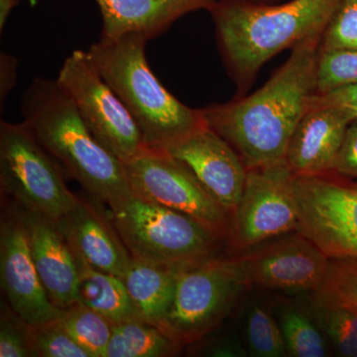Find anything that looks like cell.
<instances>
[{"label": "cell", "mask_w": 357, "mask_h": 357, "mask_svg": "<svg viewBox=\"0 0 357 357\" xmlns=\"http://www.w3.org/2000/svg\"><path fill=\"white\" fill-rule=\"evenodd\" d=\"M321 37L296 45L287 62L253 95L202 110L206 123L236 149L248 170L285 163L295 129L316 95Z\"/></svg>", "instance_id": "1"}, {"label": "cell", "mask_w": 357, "mask_h": 357, "mask_svg": "<svg viewBox=\"0 0 357 357\" xmlns=\"http://www.w3.org/2000/svg\"><path fill=\"white\" fill-rule=\"evenodd\" d=\"M21 112L42 146L91 199L112 206L131 194L123 162L96 139L56 79H33Z\"/></svg>", "instance_id": "2"}, {"label": "cell", "mask_w": 357, "mask_h": 357, "mask_svg": "<svg viewBox=\"0 0 357 357\" xmlns=\"http://www.w3.org/2000/svg\"><path fill=\"white\" fill-rule=\"evenodd\" d=\"M342 0H290L281 4L218 0L210 11L218 41L237 77L255 76L267 61L323 35Z\"/></svg>", "instance_id": "3"}, {"label": "cell", "mask_w": 357, "mask_h": 357, "mask_svg": "<svg viewBox=\"0 0 357 357\" xmlns=\"http://www.w3.org/2000/svg\"><path fill=\"white\" fill-rule=\"evenodd\" d=\"M147 42L136 34L100 38L88 53L133 117L144 147L166 151L206 121L202 110L190 109L160 83L148 64Z\"/></svg>", "instance_id": "4"}, {"label": "cell", "mask_w": 357, "mask_h": 357, "mask_svg": "<svg viewBox=\"0 0 357 357\" xmlns=\"http://www.w3.org/2000/svg\"><path fill=\"white\" fill-rule=\"evenodd\" d=\"M110 217L132 259L190 265L217 257L222 237L198 220L131 194L109 206Z\"/></svg>", "instance_id": "5"}, {"label": "cell", "mask_w": 357, "mask_h": 357, "mask_svg": "<svg viewBox=\"0 0 357 357\" xmlns=\"http://www.w3.org/2000/svg\"><path fill=\"white\" fill-rule=\"evenodd\" d=\"M62 171L24 122H0V187L17 208L57 222L79 201Z\"/></svg>", "instance_id": "6"}, {"label": "cell", "mask_w": 357, "mask_h": 357, "mask_svg": "<svg viewBox=\"0 0 357 357\" xmlns=\"http://www.w3.org/2000/svg\"><path fill=\"white\" fill-rule=\"evenodd\" d=\"M248 287L236 257L210 258L187 265L178 276L163 332L185 347L213 332Z\"/></svg>", "instance_id": "7"}, {"label": "cell", "mask_w": 357, "mask_h": 357, "mask_svg": "<svg viewBox=\"0 0 357 357\" xmlns=\"http://www.w3.org/2000/svg\"><path fill=\"white\" fill-rule=\"evenodd\" d=\"M56 81L91 132L114 156L124 163L144 149L139 128L88 51L76 50L68 56Z\"/></svg>", "instance_id": "8"}, {"label": "cell", "mask_w": 357, "mask_h": 357, "mask_svg": "<svg viewBox=\"0 0 357 357\" xmlns=\"http://www.w3.org/2000/svg\"><path fill=\"white\" fill-rule=\"evenodd\" d=\"M124 168L136 197L189 215L227 243L229 213L180 160L165 150L144 148Z\"/></svg>", "instance_id": "9"}, {"label": "cell", "mask_w": 357, "mask_h": 357, "mask_svg": "<svg viewBox=\"0 0 357 357\" xmlns=\"http://www.w3.org/2000/svg\"><path fill=\"white\" fill-rule=\"evenodd\" d=\"M298 229L330 259L357 258V184L330 177L295 176Z\"/></svg>", "instance_id": "10"}, {"label": "cell", "mask_w": 357, "mask_h": 357, "mask_svg": "<svg viewBox=\"0 0 357 357\" xmlns=\"http://www.w3.org/2000/svg\"><path fill=\"white\" fill-rule=\"evenodd\" d=\"M293 177L286 162L248 169L243 197L230 215L227 238L230 248L243 252L274 237L297 231Z\"/></svg>", "instance_id": "11"}, {"label": "cell", "mask_w": 357, "mask_h": 357, "mask_svg": "<svg viewBox=\"0 0 357 357\" xmlns=\"http://www.w3.org/2000/svg\"><path fill=\"white\" fill-rule=\"evenodd\" d=\"M248 286L317 292L330 258L300 232L236 256Z\"/></svg>", "instance_id": "12"}, {"label": "cell", "mask_w": 357, "mask_h": 357, "mask_svg": "<svg viewBox=\"0 0 357 357\" xmlns=\"http://www.w3.org/2000/svg\"><path fill=\"white\" fill-rule=\"evenodd\" d=\"M0 284L7 304L30 326L60 318L62 309L53 304L34 262L20 211L1 218Z\"/></svg>", "instance_id": "13"}, {"label": "cell", "mask_w": 357, "mask_h": 357, "mask_svg": "<svg viewBox=\"0 0 357 357\" xmlns=\"http://www.w3.org/2000/svg\"><path fill=\"white\" fill-rule=\"evenodd\" d=\"M166 151L195 174L230 217L243 197L248 175L236 149L206 123Z\"/></svg>", "instance_id": "14"}, {"label": "cell", "mask_w": 357, "mask_h": 357, "mask_svg": "<svg viewBox=\"0 0 357 357\" xmlns=\"http://www.w3.org/2000/svg\"><path fill=\"white\" fill-rule=\"evenodd\" d=\"M93 201L79 196L74 208L56 222L74 252L84 261L122 278L132 258L115 229L109 211Z\"/></svg>", "instance_id": "15"}, {"label": "cell", "mask_w": 357, "mask_h": 357, "mask_svg": "<svg viewBox=\"0 0 357 357\" xmlns=\"http://www.w3.org/2000/svg\"><path fill=\"white\" fill-rule=\"evenodd\" d=\"M20 211L33 262L53 304L66 309L79 303V272L67 238L51 218Z\"/></svg>", "instance_id": "16"}, {"label": "cell", "mask_w": 357, "mask_h": 357, "mask_svg": "<svg viewBox=\"0 0 357 357\" xmlns=\"http://www.w3.org/2000/svg\"><path fill=\"white\" fill-rule=\"evenodd\" d=\"M354 117L335 107H310L295 129L286 164L295 176L333 172L345 132Z\"/></svg>", "instance_id": "17"}, {"label": "cell", "mask_w": 357, "mask_h": 357, "mask_svg": "<svg viewBox=\"0 0 357 357\" xmlns=\"http://www.w3.org/2000/svg\"><path fill=\"white\" fill-rule=\"evenodd\" d=\"M102 17L100 38L140 35L148 41L185 14L208 9L218 0H95Z\"/></svg>", "instance_id": "18"}, {"label": "cell", "mask_w": 357, "mask_h": 357, "mask_svg": "<svg viewBox=\"0 0 357 357\" xmlns=\"http://www.w3.org/2000/svg\"><path fill=\"white\" fill-rule=\"evenodd\" d=\"M185 266L131 260L122 280L143 321L160 328L172 306L178 276Z\"/></svg>", "instance_id": "19"}, {"label": "cell", "mask_w": 357, "mask_h": 357, "mask_svg": "<svg viewBox=\"0 0 357 357\" xmlns=\"http://www.w3.org/2000/svg\"><path fill=\"white\" fill-rule=\"evenodd\" d=\"M74 253L79 272V303L102 314L112 324L142 319L121 277L96 269Z\"/></svg>", "instance_id": "20"}, {"label": "cell", "mask_w": 357, "mask_h": 357, "mask_svg": "<svg viewBox=\"0 0 357 357\" xmlns=\"http://www.w3.org/2000/svg\"><path fill=\"white\" fill-rule=\"evenodd\" d=\"M182 347L158 326L132 319L112 325L105 357L173 356Z\"/></svg>", "instance_id": "21"}, {"label": "cell", "mask_w": 357, "mask_h": 357, "mask_svg": "<svg viewBox=\"0 0 357 357\" xmlns=\"http://www.w3.org/2000/svg\"><path fill=\"white\" fill-rule=\"evenodd\" d=\"M310 314L340 356L357 357V311L314 292Z\"/></svg>", "instance_id": "22"}, {"label": "cell", "mask_w": 357, "mask_h": 357, "mask_svg": "<svg viewBox=\"0 0 357 357\" xmlns=\"http://www.w3.org/2000/svg\"><path fill=\"white\" fill-rule=\"evenodd\" d=\"M58 321L91 357H105L114 325L109 319L79 302L62 309Z\"/></svg>", "instance_id": "23"}, {"label": "cell", "mask_w": 357, "mask_h": 357, "mask_svg": "<svg viewBox=\"0 0 357 357\" xmlns=\"http://www.w3.org/2000/svg\"><path fill=\"white\" fill-rule=\"evenodd\" d=\"M280 326L287 356L324 357L326 342L323 332L310 312L297 307H287L282 312Z\"/></svg>", "instance_id": "24"}, {"label": "cell", "mask_w": 357, "mask_h": 357, "mask_svg": "<svg viewBox=\"0 0 357 357\" xmlns=\"http://www.w3.org/2000/svg\"><path fill=\"white\" fill-rule=\"evenodd\" d=\"M246 340L249 352L252 356H287L280 324L275 321L267 310L258 305L251 307L248 312L246 321Z\"/></svg>", "instance_id": "25"}, {"label": "cell", "mask_w": 357, "mask_h": 357, "mask_svg": "<svg viewBox=\"0 0 357 357\" xmlns=\"http://www.w3.org/2000/svg\"><path fill=\"white\" fill-rule=\"evenodd\" d=\"M357 84V50L319 51L316 95H326Z\"/></svg>", "instance_id": "26"}, {"label": "cell", "mask_w": 357, "mask_h": 357, "mask_svg": "<svg viewBox=\"0 0 357 357\" xmlns=\"http://www.w3.org/2000/svg\"><path fill=\"white\" fill-rule=\"evenodd\" d=\"M34 357H91L88 351L66 332L58 319L31 326Z\"/></svg>", "instance_id": "27"}, {"label": "cell", "mask_w": 357, "mask_h": 357, "mask_svg": "<svg viewBox=\"0 0 357 357\" xmlns=\"http://www.w3.org/2000/svg\"><path fill=\"white\" fill-rule=\"evenodd\" d=\"M317 293L357 311V258L330 259L325 280Z\"/></svg>", "instance_id": "28"}, {"label": "cell", "mask_w": 357, "mask_h": 357, "mask_svg": "<svg viewBox=\"0 0 357 357\" xmlns=\"http://www.w3.org/2000/svg\"><path fill=\"white\" fill-rule=\"evenodd\" d=\"M324 34L319 51L357 50V0H342Z\"/></svg>", "instance_id": "29"}, {"label": "cell", "mask_w": 357, "mask_h": 357, "mask_svg": "<svg viewBox=\"0 0 357 357\" xmlns=\"http://www.w3.org/2000/svg\"><path fill=\"white\" fill-rule=\"evenodd\" d=\"M0 356L34 357L31 326L21 319L7 303H2L1 306Z\"/></svg>", "instance_id": "30"}, {"label": "cell", "mask_w": 357, "mask_h": 357, "mask_svg": "<svg viewBox=\"0 0 357 357\" xmlns=\"http://www.w3.org/2000/svg\"><path fill=\"white\" fill-rule=\"evenodd\" d=\"M333 172L342 177L357 178V117L347 128Z\"/></svg>", "instance_id": "31"}, {"label": "cell", "mask_w": 357, "mask_h": 357, "mask_svg": "<svg viewBox=\"0 0 357 357\" xmlns=\"http://www.w3.org/2000/svg\"><path fill=\"white\" fill-rule=\"evenodd\" d=\"M309 107H335L345 110L357 117V84L338 89L326 95H314Z\"/></svg>", "instance_id": "32"}, {"label": "cell", "mask_w": 357, "mask_h": 357, "mask_svg": "<svg viewBox=\"0 0 357 357\" xmlns=\"http://www.w3.org/2000/svg\"><path fill=\"white\" fill-rule=\"evenodd\" d=\"M16 84V60L13 56L1 54L0 58V98L3 105Z\"/></svg>", "instance_id": "33"}, {"label": "cell", "mask_w": 357, "mask_h": 357, "mask_svg": "<svg viewBox=\"0 0 357 357\" xmlns=\"http://www.w3.org/2000/svg\"><path fill=\"white\" fill-rule=\"evenodd\" d=\"M208 356L220 357L245 356V351L237 342L232 340L218 342L208 351Z\"/></svg>", "instance_id": "34"}, {"label": "cell", "mask_w": 357, "mask_h": 357, "mask_svg": "<svg viewBox=\"0 0 357 357\" xmlns=\"http://www.w3.org/2000/svg\"><path fill=\"white\" fill-rule=\"evenodd\" d=\"M20 0H0V30H3L6 21L8 20L9 14L14 7L17 6Z\"/></svg>", "instance_id": "35"}]
</instances>
